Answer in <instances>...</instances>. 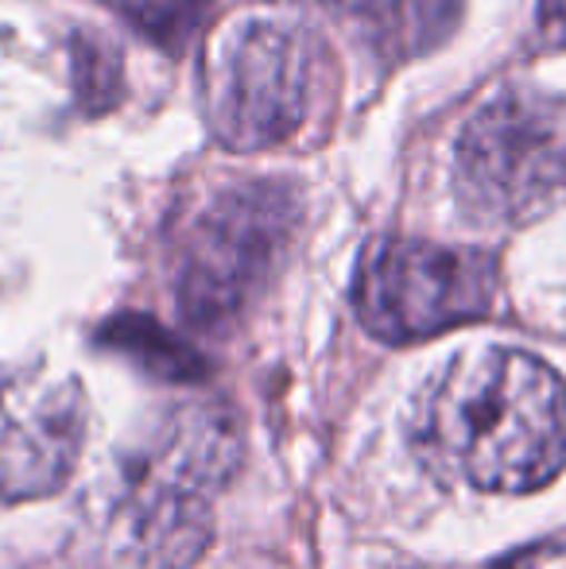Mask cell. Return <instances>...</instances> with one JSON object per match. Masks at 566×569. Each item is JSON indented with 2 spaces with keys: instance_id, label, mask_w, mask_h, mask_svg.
<instances>
[{
  "instance_id": "cell-1",
  "label": "cell",
  "mask_w": 566,
  "mask_h": 569,
  "mask_svg": "<svg viewBox=\"0 0 566 569\" xmlns=\"http://www.w3.org/2000/svg\"><path fill=\"white\" fill-rule=\"evenodd\" d=\"M416 450L477 492H536L566 469V383L520 349L458 352L416 403Z\"/></svg>"
},
{
  "instance_id": "cell-12",
  "label": "cell",
  "mask_w": 566,
  "mask_h": 569,
  "mask_svg": "<svg viewBox=\"0 0 566 569\" xmlns=\"http://www.w3.org/2000/svg\"><path fill=\"white\" fill-rule=\"evenodd\" d=\"M539 36L552 47H566V0H539Z\"/></svg>"
},
{
  "instance_id": "cell-3",
  "label": "cell",
  "mask_w": 566,
  "mask_h": 569,
  "mask_svg": "<svg viewBox=\"0 0 566 569\" xmlns=\"http://www.w3.org/2000/svg\"><path fill=\"white\" fill-rule=\"evenodd\" d=\"M299 221L302 202L291 182H234L214 194L175 256L179 315L198 330L234 326L284 268Z\"/></svg>"
},
{
  "instance_id": "cell-9",
  "label": "cell",
  "mask_w": 566,
  "mask_h": 569,
  "mask_svg": "<svg viewBox=\"0 0 566 569\" xmlns=\"http://www.w3.org/2000/svg\"><path fill=\"white\" fill-rule=\"evenodd\" d=\"M106 338L113 341L117 349L129 352V357H137L140 365H148L156 376H163V380H190V376L198 372L195 352L182 349L179 341L167 338L163 330H156V326L143 322V318H121V322L109 326Z\"/></svg>"
},
{
  "instance_id": "cell-8",
  "label": "cell",
  "mask_w": 566,
  "mask_h": 569,
  "mask_svg": "<svg viewBox=\"0 0 566 569\" xmlns=\"http://www.w3.org/2000/svg\"><path fill=\"white\" fill-rule=\"evenodd\" d=\"M466 0H369L361 28L369 47L388 62H408L435 51L458 31Z\"/></svg>"
},
{
  "instance_id": "cell-6",
  "label": "cell",
  "mask_w": 566,
  "mask_h": 569,
  "mask_svg": "<svg viewBox=\"0 0 566 569\" xmlns=\"http://www.w3.org/2000/svg\"><path fill=\"white\" fill-rule=\"evenodd\" d=\"M500 271L481 248L380 237L365 248L354 279V307L373 338L411 345L485 318L497 307Z\"/></svg>"
},
{
  "instance_id": "cell-10",
  "label": "cell",
  "mask_w": 566,
  "mask_h": 569,
  "mask_svg": "<svg viewBox=\"0 0 566 569\" xmlns=\"http://www.w3.org/2000/svg\"><path fill=\"white\" fill-rule=\"evenodd\" d=\"M75 74H78V98L86 109H106L121 93V62H117L113 47L101 39H82L75 51Z\"/></svg>"
},
{
  "instance_id": "cell-7",
  "label": "cell",
  "mask_w": 566,
  "mask_h": 569,
  "mask_svg": "<svg viewBox=\"0 0 566 569\" xmlns=\"http://www.w3.org/2000/svg\"><path fill=\"white\" fill-rule=\"evenodd\" d=\"M86 442L78 380L0 365V503L51 496L67 485Z\"/></svg>"
},
{
  "instance_id": "cell-13",
  "label": "cell",
  "mask_w": 566,
  "mask_h": 569,
  "mask_svg": "<svg viewBox=\"0 0 566 569\" xmlns=\"http://www.w3.org/2000/svg\"><path fill=\"white\" fill-rule=\"evenodd\" d=\"M408 569H419V566H408Z\"/></svg>"
},
{
  "instance_id": "cell-11",
  "label": "cell",
  "mask_w": 566,
  "mask_h": 569,
  "mask_svg": "<svg viewBox=\"0 0 566 569\" xmlns=\"http://www.w3.org/2000/svg\"><path fill=\"white\" fill-rule=\"evenodd\" d=\"M117 4L159 43H179L206 12V0H117Z\"/></svg>"
},
{
  "instance_id": "cell-5",
  "label": "cell",
  "mask_w": 566,
  "mask_h": 569,
  "mask_svg": "<svg viewBox=\"0 0 566 569\" xmlns=\"http://www.w3.org/2000/svg\"><path fill=\"white\" fill-rule=\"evenodd\" d=\"M318 43L302 23L245 16L210 39L202 59V106L214 136L234 151L284 143L315 101Z\"/></svg>"
},
{
  "instance_id": "cell-4",
  "label": "cell",
  "mask_w": 566,
  "mask_h": 569,
  "mask_svg": "<svg viewBox=\"0 0 566 569\" xmlns=\"http://www.w3.org/2000/svg\"><path fill=\"white\" fill-rule=\"evenodd\" d=\"M454 194L477 226H524L566 194V101L505 90L458 136Z\"/></svg>"
},
{
  "instance_id": "cell-2",
  "label": "cell",
  "mask_w": 566,
  "mask_h": 569,
  "mask_svg": "<svg viewBox=\"0 0 566 569\" xmlns=\"http://www.w3.org/2000/svg\"><path fill=\"white\" fill-rule=\"evenodd\" d=\"M241 465V427L226 403L182 399L143 422L117 453L101 508L106 569H187L214 531V500Z\"/></svg>"
}]
</instances>
